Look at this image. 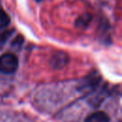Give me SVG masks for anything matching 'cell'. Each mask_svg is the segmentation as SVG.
<instances>
[{
  "label": "cell",
  "instance_id": "obj_1",
  "mask_svg": "<svg viewBox=\"0 0 122 122\" xmlns=\"http://www.w3.org/2000/svg\"><path fill=\"white\" fill-rule=\"evenodd\" d=\"M18 68V59L13 53H4L0 56V72L10 74Z\"/></svg>",
  "mask_w": 122,
  "mask_h": 122
},
{
  "label": "cell",
  "instance_id": "obj_2",
  "mask_svg": "<svg viewBox=\"0 0 122 122\" xmlns=\"http://www.w3.org/2000/svg\"><path fill=\"white\" fill-rule=\"evenodd\" d=\"M69 62V56L65 52H56L54 55H52L51 59V67L54 69H61L65 67Z\"/></svg>",
  "mask_w": 122,
  "mask_h": 122
},
{
  "label": "cell",
  "instance_id": "obj_3",
  "mask_svg": "<svg viewBox=\"0 0 122 122\" xmlns=\"http://www.w3.org/2000/svg\"><path fill=\"white\" fill-rule=\"evenodd\" d=\"M85 122H110V117L104 112H95L88 115Z\"/></svg>",
  "mask_w": 122,
  "mask_h": 122
},
{
  "label": "cell",
  "instance_id": "obj_4",
  "mask_svg": "<svg viewBox=\"0 0 122 122\" xmlns=\"http://www.w3.org/2000/svg\"><path fill=\"white\" fill-rule=\"evenodd\" d=\"M99 75H89L85 80H83V82L81 83V87L83 90H85L86 88H93L94 86H96V84L99 81Z\"/></svg>",
  "mask_w": 122,
  "mask_h": 122
},
{
  "label": "cell",
  "instance_id": "obj_5",
  "mask_svg": "<svg viewBox=\"0 0 122 122\" xmlns=\"http://www.w3.org/2000/svg\"><path fill=\"white\" fill-rule=\"evenodd\" d=\"M91 20H92L91 14L85 13V14L81 15L80 17H78V19H77L76 22H75V25H76L77 27L83 28V27H86L87 25H89V23L91 22Z\"/></svg>",
  "mask_w": 122,
  "mask_h": 122
},
{
  "label": "cell",
  "instance_id": "obj_6",
  "mask_svg": "<svg viewBox=\"0 0 122 122\" xmlns=\"http://www.w3.org/2000/svg\"><path fill=\"white\" fill-rule=\"evenodd\" d=\"M9 23H10L9 15L6 13V11H4L3 10L0 9V29L7 27L9 25Z\"/></svg>",
  "mask_w": 122,
  "mask_h": 122
}]
</instances>
